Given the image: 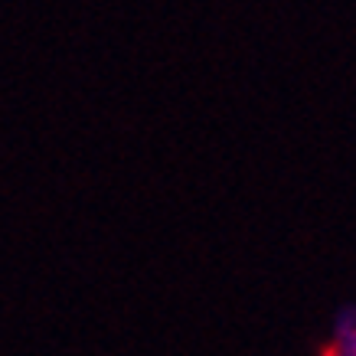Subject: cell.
Masks as SVG:
<instances>
[{
  "mask_svg": "<svg viewBox=\"0 0 356 356\" xmlns=\"http://www.w3.org/2000/svg\"><path fill=\"white\" fill-rule=\"evenodd\" d=\"M327 353L356 356V311L340 314V321H337V340H334V346H327Z\"/></svg>",
  "mask_w": 356,
  "mask_h": 356,
  "instance_id": "cell-1",
  "label": "cell"
}]
</instances>
